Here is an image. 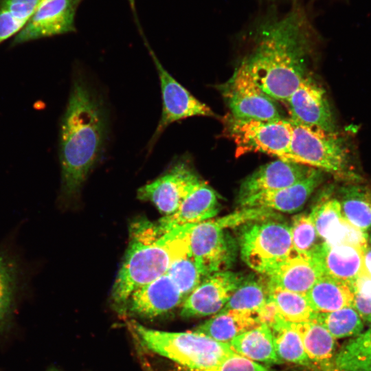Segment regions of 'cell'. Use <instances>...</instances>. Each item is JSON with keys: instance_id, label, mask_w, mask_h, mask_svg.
<instances>
[{"instance_id": "obj_4", "label": "cell", "mask_w": 371, "mask_h": 371, "mask_svg": "<svg viewBox=\"0 0 371 371\" xmlns=\"http://www.w3.org/2000/svg\"><path fill=\"white\" fill-rule=\"evenodd\" d=\"M130 326L143 346L186 371H205L235 352L229 343L216 341L193 330L164 331L135 321H131Z\"/></svg>"}, {"instance_id": "obj_23", "label": "cell", "mask_w": 371, "mask_h": 371, "mask_svg": "<svg viewBox=\"0 0 371 371\" xmlns=\"http://www.w3.org/2000/svg\"><path fill=\"white\" fill-rule=\"evenodd\" d=\"M305 296L317 313L352 307L354 300L352 289L348 284L324 275L317 280Z\"/></svg>"}, {"instance_id": "obj_31", "label": "cell", "mask_w": 371, "mask_h": 371, "mask_svg": "<svg viewBox=\"0 0 371 371\" xmlns=\"http://www.w3.org/2000/svg\"><path fill=\"white\" fill-rule=\"evenodd\" d=\"M166 273L179 287L185 298L204 278L192 256L175 260L168 268Z\"/></svg>"}, {"instance_id": "obj_22", "label": "cell", "mask_w": 371, "mask_h": 371, "mask_svg": "<svg viewBox=\"0 0 371 371\" xmlns=\"http://www.w3.org/2000/svg\"><path fill=\"white\" fill-rule=\"evenodd\" d=\"M259 325L254 313L221 310L192 330L218 341L229 343L236 336Z\"/></svg>"}, {"instance_id": "obj_24", "label": "cell", "mask_w": 371, "mask_h": 371, "mask_svg": "<svg viewBox=\"0 0 371 371\" xmlns=\"http://www.w3.org/2000/svg\"><path fill=\"white\" fill-rule=\"evenodd\" d=\"M229 345L236 353L257 363H282L275 350L271 330L265 324L236 336L229 341Z\"/></svg>"}, {"instance_id": "obj_11", "label": "cell", "mask_w": 371, "mask_h": 371, "mask_svg": "<svg viewBox=\"0 0 371 371\" xmlns=\"http://www.w3.org/2000/svg\"><path fill=\"white\" fill-rule=\"evenodd\" d=\"M201 181L187 164L179 160L154 181L137 190V198L153 203L165 216L177 211L192 188Z\"/></svg>"}, {"instance_id": "obj_5", "label": "cell", "mask_w": 371, "mask_h": 371, "mask_svg": "<svg viewBox=\"0 0 371 371\" xmlns=\"http://www.w3.org/2000/svg\"><path fill=\"white\" fill-rule=\"evenodd\" d=\"M292 124L293 135L288 161L326 171L343 178H357L352 170L350 150L346 140L337 131L328 132L294 122Z\"/></svg>"}, {"instance_id": "obj_10", "label": "cell", "mask_w": 371, "mask_h": 371, "mask_svg": "<svg viewBox=\"0 0 371 371\" xmlns=\"http://www.w3.org/2000/svg\"><path fill=\"white\" fill-rule=\"evenodd\" d=\"M150 49L158 73L162 112L155 131L150 138L148 150L150 151L166 128L171 124L194 116H214V112L181 85L161 65L155 53Z\"/></svg>"}, {"instance_id": "obj_29", "label": "cell", "mask_w": 371, "mask_h": 371, "mask_svg": "<svg viewBox=\"0 0 371 371\" xmlns=\"http://www.w3.org/2000/svg\"><path fill=\"white\" fill-rule=\"evenodd\" d=\"M269 300L267 280L244 278L222 310L248 311L256 313Z\"/></svg>"}, {"instance_id": "obj_19", "label": "cell", "mask_w": 371, "mask_h": 371, "mask_svg": "<svg viewBox=\"0 0 371 371\" xmlns=\"http://www.w3.org/2000/svg\"><path fill=\"white\" fill-rule=\"evenodd\" d=\"M363 251L348 246L318 244L310 254L322 274L348 284L351 288L363 272Z\"/></svg>"}, {"instance_id": "obj_42", "label": "cell", "mask_w": 371, "mask_h": 371, "mask_svg": "<svg viewBox=\"0 0 371 371\" xmlns=\"http://www.w3.org/2000/svg\"><path fill=\"white\" fill-rule=\"evenodd\" d=\"M144 371H153L151 367L150 366V365L148 364V363H144Z\"/></svg>"}, {"instance_id": "obj_12", "label": "cell", "mask_w": 371, "mask_h": 371, "mask_svg": "<svg viewBox=\"0 0 371 371\" xmlns=\"http://www.w3.org/2000/svg\"><path fill=\"white\" fill-rule=\"evenodd\" d=\"M244 278L241 273L229 271L206 276L183 300L181 316L191 318L218 313Z\"/></svg>"}, {"instance_id": "obj_30", "label": "cell", "mask_w": 371, "mask_h": 371, "mask_svg": "<svg viewBox=\"0 0 371 371\" xmlns=\"http://www.w3.org/2000/svg\"><path fill=\"white\" fill-rule=\"evenodd\" d=\"M335 338L355 337L363 329V322L352 307L326 313H316L314 318Z\"/></svg>"}, {"instance_id": "obj_33", "label": "cell", "mask_w": 371, "mask_h": 371, "mask_svg": "<svg viewBox=\"0 0 371 371\" xmlns=\"http://www.w3.org/2000/svg\"><path fill=\"white\" fill-rule=\"evenodd\" d=\"M368 233L355 227L344 217L327 234L324 242L330 246L348 245L365 251Z\"/></svg>"}, {"instance_id": "obj_39", "label": "cell", "mask_w": 371, "mask_h": 371, "mask_svg": "<svg viewBox=\"0 0 371 371\" xmlns=\"http://www.w3.org/2000/svg\"><path fill=\"white\" fill-rule=\"evenodd\" d=\"M41 0H0V8L27 21Z\"/></svg>"}, {"instance_id": "obj_16", "label": "cell", "mask_w": 371, "mask_h": 371, "mask_svg": "<svg viewBox=\"0 0 371 371\" xmlns=\"http://www.w3.org/2000/svg\"><path fill=\"white\" fill-rule=\"evenodd\" d=\"M314 169L281 159L268 163L258 168L242 182L238 201L256 194L292 186L306 178Z\"/></svg>"}, {"instance_id": "obj_36", "label": "cell", "mask_w": 371, "mask_h": 371, "mask_svg": "<svg viewBox=\"0 0 371 371\" xmlns=\"http://www.w3.org/2000/svg\"><path fill=\"white\" fill-rule=\"evenodd\" d=\"M279 215L273 210L260 207H243V210L214 219L223 229L236 227L251 221L277 220Z\"/></svg>"}, {"instance_id": "obj_25", "label": "cell", "mask_w": 371, "mask_h": 371, "mask_svg": "<svg viewBox=\"0 0 371 371\" xmlns=\"http://www.w3.org/2000/svg\"><path fill=\"white\" fill-rule=\"evenodd\" d=\"M343 217L368 233L371 230V190L353 184L344 188L339 201Z\"/></svg>"}, {"instance_id": "obj_41", "label": "cell", "mask_w": 371, "mask_h": 371, "mask_svg": "<svg viewBox=\"0 0 371 371\" xmlns=\"http://www.w3.org/2000/svg\"><path fill=\"white\" fill-rule=\"evenodd\" d=\"M363 272L371 277V234H368L366 247L363 252Z\"/></svg>"}, {"instance_id": "obj_26", "label": "cell", "mask_w": 371, "mask_h": 371, "mask_svg": "<svg viewBox=\"0 0 371 371\" xmlns=\"http://www.w3.org/2000/svg\"><path fill=\"white\" fill-rule=\"evenodd\" d=\"M352 337L336 352L334 362L337 371H371V324Z\"/></svg>"}, {"instance_id": "obj_18", "label": "cell", "mask_w": 371, "mask_h": 371, "mask_svg": "<svg viewBox=\"0 0 371 371\" xmlns=\"http://www.w3.org/2000/svg\"><path fill=\"white\" fill-rule=\"evenodd\" d=\"M322 275L311 254L293 249L288 256L265 276L273 286L306 295Z\"/></svg>"}, {"instance_id": "obj_38", "label": "cell", "mask_w": 371, "mask_h": 371, "mask_svg": "<svg viewBox=\"0 0 371 371\" xmlns=\"http://www.w3.org/2000/svg\"><path fill=\"white\" fill-rule=\"evenodd\" d=\"M205 371H276L234 352Z\"/></svg>"}, {"instance_id": "obj_15", "label": "cell", "mask_w": 371, "mask_h": 371, "mask_svg": "<svg viewBox=\"0 0 371 371\" xmlns=\"http://www.w3.org/2000/svg\"><path fill=\"white\" fill-rule=\"evenodd\" d=\"M184 300L179 287L166 273L134 291L126 304L133 314L154 318L174 310Z\"/></svg>"}, {"instance_id": "obj_13", "label": "cell", "mask_w": 371, "mask_h": 371, "mask_svg": "<svg viewBox=\"0 0 371 371\" xmlns=\"http://www.w3.org/2000/svg\"><path fill=\"white\" fill-rule=\"evenodd\" d=\"M80 0H41L23 28L16 35V45L43 37L72 32Z\"/></svg>"}, {"instance_id": "obj_27", "label": "cell", "mask_w": 371, "mask_h": 371, "mask_svg": "<svg viewBox=\"0 0 371 371\" xmlns=\"http://www.w3.org/2000/svg\"><path fill=\"white\" fill-rule=\"evenodd\" d=\"M271 332L276 355L282 362L312 366L294 323L284 320L272 328Z\"/></svg>"}, {"instance_id": "obj_2", "label": "cell", "mask_w": 371, "mask_h": 371, "mask_svg": "<svg viewBox=\"0 0 371 371\" xmlns=\"http://www.w3.org/2000/svg\"><path fill=\"white\" fill-rule=\"evenodd\" d=\"M109 131L106 108L82 76L74 80L60 133L63 190L76 194L101 158Z\"/></svg>"}, {"instance_id": "obj_8", "label": "cell", "mask_w": 371, "mask_h": 371, "mask_svg": "<svg viewBox=\"0 0 371 371\" xmlns=\"http://www.w3.org/2000/svg\"><path fill=\"white\" fill-rule=\"evenodd\" d=\"M223 95L231 112L230 117L243 120L282 119L274 100L265 93L243 61L223 85Z\"/></svg>"}, {"instance_id": "obj_43", "label": "cell", "mask_w": 371, "mask_h": 371, "mask_svg": "<svg viewBox=\"0 0 371 371\" xmlns=\"http://www.w3.org/2000/svg\"><path fill=\"white\" fill-rule=\"evenodd\" d=\"M49 371H58V370H49Z\"/></svg>"}, {"instance_id": "obj_17", "label": "cell", "mask_w": 371, "mask_h": 371, "mask_svg": "<svg viewBox=\"0 0 371 371\" xmlns=\"http://www.w3.org/2000/svg\"><path fill=\"white\" fill-rule=\"evenodd\" d=\"M322 179V170L315 168L306 178L292 186L256 194L238 202L242 207H260L292 213L304 206Z\"/></svg>"}, {"instance_id": "obj_6", "label": "cell", "mask_w": 371, "mask_h": 371, "mask_svg": "<svg viewBox=\"0 0 371 371\" xmlns=\"http://www.w3.org/2000/svg\"><path fill=\"white\" fill-rule=\"evenodd\" d=\"M239 245L245 263L265 276L293 249L290 227L276 220L245 227L240 235Z\"/></svg>"}, {"instance_id": "obj_14", "label": "cell", "mask_w": 371, "mask_h": 371, "mask_svg": "<svg viewBox=\"0 0 371 371\" xmlns=\"http://www.w3.org/2000/svg\"><path fill=\"white\" fill-rule=\"evenodd\" d=\"M292 122L335 132L333 113L324 89L306 76L285 102Z\"/></svg>"}, {"instance_id": "obj_32", "label": "cell", "mask_w": 371, "mask_h": 371, "mask_svg": "<svg viewBox=\"0 0 371 371\" xmlns=\"http://www.w3.org/2000/svg\"><path fill=\"white\" fill-rule=\"evenodd\" d=\"M293 249L310 254L318 245L319 236L310 214L295 216L290 227Z\"/></svg>"}, {"instance_id": "obj_35", "label": "cell", "mask_w": 371, "mask_h": 371, "mask_svg": "<svg viewBox=\"0 0 371 371\" xmlns=\"http://www.w3.org/2000/svg\"><path fill=\"white\" fill-rule=\"evenodd\" d=\"M14 287V272L11 264L0 256V329L10 311Z\"/></svg>"}, {"instance_id": "obj_1", "label": "cell", "mask_w": 371, "mask_h": 371, "mask_svg": "<svg viewBox=\"0 0 371 371\" xmlns=\"http://www.w3.org/2000/svg\"><path fill=\"white\" fill-rule=\"evenodd\" d=\"M260 29L244 62L262 90L285 102L306 75L310 33L305 15L295 9Z\"/></svg>"}, {"instance_id": "obj_20", "label": "cell", "mask_w": 371, "mask_h": 371, "mask_svg": "<svg viewBox=\"0 0 371 371\" xmlns=\"http://www.w3.org/2000/svg\"><path fill=\"white\" fill-rule=\"evenodd\" d=\"M219 207L216 192L201 179L177 211L172 214L164 216L158 223L166 227L194 225L215 216Z\"/></svg>"}, {"instance_id": "obj_37", "label": "cell", "mask_w": 371, "mask_h": 371, "mask_svg": "<svg viewBox=\"0 0 371 371\" xmlns=\"http://www.w3.org/2000/svg\"><path fill=\"white\" fill-rule=\"evenodd\" d=\"M352 308L363 322L371 324V277L362 272L354 282Z\"/></svg>"}, {"instance_id": "obj_9", "label": "cell", "mask_w": 371, "mask_h": 371, "mask_svg": "<svg viewBox=\"0 0 371 371\" xmlns=\"http://www.w3.org/2000/svg\"><path fill=\"white\" fill-rule=\"evenodd\" d=\"M188 233L191 256L204 278L230 268L235 245L214 219L189 225Z\"/></svg>"}, {"instance_id": "obj_3", "label": "cell", "mask_w": 371, "mask_h": 371, "mask_svg": "<svg viewBox=\"0 0 371 371\" xmlns=\"http://www.w3.org/2000/svg\"><path fill=\"white\" fill-rule=\"evenodd\" d=\"M188 226L166 227L145 218L129 227V242L113 286L117 304H126L131 293L165 274L176 260L191 256Z\"/></svg>"}, {"instance_id": "obj_7", "label": "cell", "mask_w": 371, "mask_h": 371, "mask_svg": "<svg viewBox=\"0 0 371 371\" xmlns=\"http://www.w3.org/2000/svg\"><path fill=\"white\" fill-rule=\"evenodd\" d=\"M227 125L238 155L259 152L288 161L293 135L289 120H243L229 117Z\"/></svg>"}, {"instance_id": "obj_28", "label": "cell", "mask_w": 371, "mask_h": 371, "mask_svg": "<svg viewBox=\"0 0 371 371\" xmlns=\"http://www.w3.org/2000/svg\"><path fill=\"white\" fill-rule=\"evenodd\" d=\"M268 286L269 297L285 321L297 324L314 319L316 313L311 308L305 295L273 286L269 282Z\"/></svg>"}, {"instance_id": "obj_34", "label": "cell", "mask_w": 371, "mask_h": 371, "mask_svg": "<svg viewBox=\"0 0 371 371\" xmlns=\"http://www.w3.org/2000/svg\"><path fill=\"white\" fill-rule=\"evenodd\" d=\"M317 233L324 241L328 232L343 218L339 201L324 200L315 205L311 213Z\"/></svg>"}, {"instance_id": "obj_21", "label": "cell", "mask_w": 371, "mask_h": 371, "mask_svg": "<svg viewBox=\"0 0 371 371\" xmlns=\"http://www.w3.org/2000/svg\"><path fill=\"white\" fill-rule=\"evenodd\" d=\"M311 364L324 371L337 370L335 366V339L315 320L295 324Z\"/></svg>"}, {"instance_id": "obj_40", "label": "cell", "mask_w": 371, "mask_h": 371, "mask_svg": "<svg viewBox=\"0 0 371 371\" xmlns=\"http://www.w3.org/2000/svg\"><path fill=\"white\" fill-rule=\"evenodd\" d=\"M27 22L16 17L8 10L0 8V43L17 34Z\"/></svg>"}]
</instances>
